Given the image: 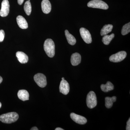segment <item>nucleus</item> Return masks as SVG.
<instances>
[{"label": "nucleus", "instance_id": "f257e3e1", "mask_svg": "<svg viewBox=\"0 0 130 130\" xmlns=\"http://www.w3.org/2000/svg\"><path fill=\"white\" fill-rule=\"evenodd\" d=\"M18 114L15 112L3 114L0 116V120L3 123L11 124L14 123L18 119Z\"/></svg>", "mask_w": 130, "mask_h": 130}, {"label": "nucleus", "instance_id": "f03ea898", "mask_svg": "<svg viewBox=\"0 0 130 130\" xmlns=\"http://www.w3.org/2000/svg\"><path fill=\"white\" fill-rule=\"evenodd\" d=\"M44 49L48 57L53 58L55 54V45L53 40L47 39L44 43Z\"/></svg>", "mask_w": 130, "mask_h": 130}, {"label": "nucleus", "instance_id": "7ed1b4c3", "mask_svg": "<svg viewBox=\"0 0 130 130\" xmlns=\"http://www.w3.org/2000/svg\"><path fill=\"white\" fill-rule=\"evenodd\" d=\"M97 104V98L95 93L90 91L88 94L86 98V104L88 107L91 109L96 107Z\"/></svg>", "mask_w": 130, "mask_h": 130}, {"label": "nucleus", "instance_id": "20e7f679", "mask_svg": "<svg viewBox=\"0 0 130 130\" xmlns=\"http://www.w3.org/2000/svg\"><path fill=\"white\" fill-rule=\"evenodd\" d=\"M88 6L93 8L107 9L108 6L106 3L101 0H92L88 3Z\"/></svg>", "mask_w": 130, "mask_h": 130}, {"label": "nucleus", "instance_id": "39448f33", "mask_svg": "<svg viewBox=\"0 0 130 130\" xmlns=\"http://www.w3.org/2000/svg\"><path fill=\"white\" fill-rule=\"evenodd\" d=\"M34 79L38 85L41 88H44L46 86V78L44 74L42 73H37L34 76Z\"/></svg>", "mask_w": 130, "mask_h": 130}, {"label": "nucleus", "instance_id": "423d86ee", "mask_svg": "<svg viewBox=\"0 0 130 130\" xmlns=\"http://www.w3.org/2000/svg\"><path fill=\"white\" fill-rule=\"evenodd\" d=\"M126 55L127 54L125 51H120L110 56L109 60L111 62L118 63L124 60L126 57Z\"/></svg>", "mask_w": 130, "mask_h": 130}, {"label": "nucleus", "instance_id": "0eeeda50", "mask_svg": "<svg viewBox=\"0 0 130 130\" xmlns=\"http://www.w3.org/2000/svg\"><path fill=\"white\" fill-rule=\"evenodd\" d=\"M80 35L84 41L88 44L92 42V38L90 32L88 30L84 28H81L79 30Z\"/></svg>", "mask_w": 130, "mask_h": 130}, {"label": "nucleus", "instance_id": "6e6552de", "mask_svg": "<svg viewBox=\"0 0 130 130\" xmlns=\"http://www.w3.org/2000/svg\"><path fill=\"white\" fill-rule=\"evenodd\" d=\"M9 4L8 0H3L0 10V16L2 17L7 16L9 12Z\"/></svg>", "mask_w": 130, "mask_h": 130}, {"label": "nucleus", "instance_id": "1a4fd4ad", "mask_svg": "<svg viewBox=\"0 0 130 130\" xmlns=\"http://www.w3.org/2000/svg\"><path fill=\"white\" fill-rule=\"evenodd\" d=\"M70 117L73 121L79 124H86L87 122V120L86 118L74 113H71Z\"/></svg>", "mask_w": 130, "mask_h": 130}, {"label": "nucleus", "instance_id": "9d476101", "mask_svg": "<svg viewBox=\"0 0 130 130\" xmlns=\"http://www.w3.org/2000/svg\"><path fill=\"white\" fill-rule=\"evenodd\" d=\"M69 84L66 80H61L59 86L60 92L64 95H67L70 91Z\"/></svg>", "mask_w": 130, "mask_h": 130}, {"label": "nucleus", "instance_id": "9b49d317", "mask_svg": "<svg viewBox=\"0 0 130 130\" xmlns=\"http://www.w3.org/2000/svg\"><path fill=\"white\" fill-rule=\"evenodd\" d=\"M41 8L43 12L45 14H48L51 10V5L48 0H43L41 3Z\"/></svg>", "mask_w": 130, "mask_h": 130}, {"label": "nucleus", "instance_id": "f8f14e48", "mask_svg": "<svg viewBox=\"0 0 130 130\" xmlns=\"http://www.w3.org/2000/svg\"><path fill=\"white\" fill-rule=\"evenodd\" d=\"M16 21L19 27L22 29H26L28 28V23L23 16H18L16 18Z\"/></svg>", "mask_w": 130, "mask_h": 130}, {"label": "nucleus", "instance_id": "ddd939ff", "mask_svg": "<svg viewBox=\"0 0 130 130\" xmlns=\"http://www.w3.org/2000/svg\"><path fill=\"white\" fill-rule=\"evenodd\" d=\"M81 55L78 53L73 54L71 56V63L73 66H77L79 64L81 63Z\"/></svg>", "mask_w": 130, "mask_h": 130}, {"label": "nucleus", "instance_id": "4468645a", "mask_svg": "<svg viewBox=\"0 0 130 130\" xmlns=\"http://www.w3.org/2000/svg\"><path fill=\"white\" fill-rule=\"evenodd\" d=\"M16 56L19 61L22 64H25L28 62V56L23 52L18 51L16 53Z\"/></svg>", "mask_w": 130, "mask_h": 130}, {"label": "nucleus", "instance_id": "2eb2a0df", "mask_svg": "<svg viewBox=\"0 0 130 130\" xmlns=\"http://www.w3.org/2000/svg\"><path fill=\"white\" fill-rule=\"evenodd\" d=\"M18 96L19 99L23 101L29 100V95L28 91L25 90H19L18 93Z\"/></svg>", "mask_w": 130, "mask_h": 130}, {"label": "nucleus", "instance_id": "dca6fc26", "mask_svg": "<svg viewBox=\"0 0 130 130\" xmlns=\"http://www.w3.org/2000/svg\"><path fill=\"white\" fill-rule=\"evenodd\" d=\"M65 34L68 43L71 45H74L76 42V38L73 35L70 34L68 31L66 30L65 31Z\"/></svg>", "mask_w": 130, "mask_h": 130}, {"label": "nucleus", "instance_id": "f3484780", "mask_svg": "<svg viewBox=\"0 0 130 130\" xmlns=\"http://www.w3.org/2000/svg\"><path fill=\"white\" fill-rule=\"evenodd\" d=\"M101 88L103 92H108L110 91L113 90L114 87L113 84L111 82L108 81L106 84L101 85Z\"/></svg>", "mask_w": 130, "mask_h": 130}, {"label": "nucleus", "instance_id": "a211bd4d", "mask_svg": "<svg viewBox=\"0 0 130 130\" xmlns=\"http://www.w3.org/2000/svg\"><path fill=\"white\" fill-rule=\"evenodd\" d=\"M116 96H113L112 97H106L105 98V106L107 108H110L112 106L114 102L116 101Z\"/></svg>", "mask_w": 130, "mask_h": 130}, {"label": "nucleus", "instance_id": "6ab92c4d", "mask_svg": "<svg viewBox=\"0 0 130 130\" xmlns=\"http://www.w3.org/2000/svg\"><path fill=\"white\" fill-rule=\"evenodd\" d=\"M113 26L112 25H106L103 27L101 31V36H103L107 35L109 32H111Z\"/></svg>", "mask_w": 130, "mask_h": 130}, {"label": "nucleus", "instance_id": "aec40b11", "mask_svg": "<svg viewBox=\"0 0 130 130\" xmlns=\"http://www.w3.org/2000/svg\"><path fill=\"white\" fill-rule=\"evenodd\" d=\"M114 37L115 35L113 33L110 35H105L103 37L102 42L105 45H108Z\"/></svg>", "mask_w": 130, "mask_h": 130}, {"label": "nucleus", "instance_id": "412c9836", "mask_svg": "<svg viewBox=\"0 0 130 130\" xmlns=\"http://www.w3.org/2000/svg\"><path fill=\"white\" fill-rule=\"evenodd\" d=\"M24 8L26 14L28 16L30 15L31 12V6L30 2L28 1L26 2Z\"/></svg>", "mask_w": 130, "mask_h": 130}, {"label": "nucleus", "instance_id": "4be33fe9", "mask_svg": "<svg viewBox=\"0 0 130 130\" xmlns=\"http://www.w3.org/2000/svg\"><path fill=\"white\" fill-rule=\"evenodd\" d=\"M130 31V23L126 24L123 26L121 30V34L123 36L128 34Z\"/></svg>", "mask_w": 130, "mask_h": 130}, {"label": "nucleus", "instance_id": "5701e85b", "mask_svg": "<svg viewBox=\"0 0 130 130\" xmlns=\"http://www.w3.org/2000/svg\"><path fill=\"white\" fill-rule=\"evenodd\" d=\"M5 36V32L3 30H0V42H2L4 40Z\"/></svg>", "mask_w": 130, "mask_h": 130}, {"label": "nucleus", "instance_id": "b1692460", "mask_svg": "<svg viewBox=\"0 0 130 130\" xmlns=\"http://www.w3.org/2000/svg\"><path fill=\"white\" fill-rule=\"evenodd\" d=\"M126 130H130V118L129 119L128 121H127V123H126Z\"/></svg>", "mask_w": 130, "mask_h": 130}, {"label": "nucleus", "instance_id": "393cba45", "mask_svg": "<svg viewBox=\"0 0 130 130\" xmlns=\"http://www.w3.org/2000/svg\"><path fill=\"white\" fill-rule=\"evenodd\" d=\"M24 1V0H18V3L19 5H22V4L23 3Z\"/></svg>", "mask_w": 130, "mask_h": 130}, {"label": "nucleus", "instance_id": "a878e982", "mask_svg": "<svg viewBox=\"0 0 130 130\" xmlns=\"http://www.w3.org/2000/svg\"><path fill=\"white\" fill-rule=\"evenodd\" d=\"M31 130H38V129L37 127H36V126H35V127H32V128H31Z\"/></svg>", "mask_w": 130, "mask_h": 130}, {"label": "nucleus", "instance_id": "bb28decb", "mask_svg": "<svg viewBox=\"0 0 130 130\" xmlns=\"http://www.w3.org/2000/svg\"><path fill=\"white\" fill-rule=\"evenodd\" d=\"M55 130H64L63 129H62V128H56V129H55Z\"/></svg>", "mask_w": 130, "mask_h": 130}, {"label": "nucleus", "instance_id": "cd10ccee", "mask_svg": "<svg viewBox=\"0 0 130 130\" xmlns=\"http://www.w3.org/2000/svg\"><path fill=\"white\" fill-rule=\"evenodd\" d=\"M3 81V78H2V77H1L0 76V84L1 83H2Z\"/></svg>", "mask_w": 130, "mask_h": 130}, {"label": "nucleus", "instance_id": "c85d7f7f", "mask_svg": "<svg viewBox=\"0 0 130 130\" xmlns=\"http://www.w3.org/2000/svg\"><path fill=\"white\" fill-rule=\"evenodd\" d=\"M2 107V104L1 103V102H0V108H1V107Z\"/></svg>", "mask_w": 130, "mask_h": 130}, {"label": "nucleus", "instance_id": "c756f323", "mask_svg": "<svg viewBox=\"0 0 130 130\" xmlns=\"http://www.w3.org/2000/svg\"><path fill=\"white\" fill-rule=\"evenodd\" d=\"M64 79H65L64 78V77L62 78V80H64Z\"/></svg>", "mask_w": 130, "mask_h": 130}, {"label": "nucleus", "instance_id": "7c9ffc66", "mask_svg": "<svg viewBox=\"0 0 130 130\" xmlns=\"http://www.w3.org/2000/svg\"><path fill=\"white\" fill-rule=\"evenodd\" d=\"M28 1H30V0H28Z\"/></svg>", "mask_w": 130, "mask_h": 130}]
</instances>
